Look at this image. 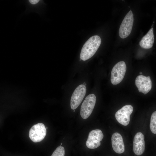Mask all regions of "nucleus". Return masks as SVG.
I'll return each mask as SVG.
<instances>
[{
    "label": "nucleus",
    "mask_w": 156,
    "mask_h": 156,
    "mask_svg": "<svg viewBox=\"0 0 156 156\" xmlns=\"http://www.w3.org/2000/svg\"><path fill=\"white\" fill-rule=\"evenodd\" d=\"M101 43L100 37L95 35L90 37L83 45L81 51L80 58L83 61L86 60L95 54Z\"/></svg>",
    "instance_id": "f257e3e1"
},
{
    "label": "nucleus",
    "mask_w": 156,
    "mask_h": 156,
    "mask_svg": "<svg viewBox=\"0 0 156 156\" xmlns=\"http://www.w3.org/2000/svg\"><path fill=\"white\" fill-rule=\"evenodd\" d=\"M126 69V65L124 61L119 62L114 65L112 70L111 75V82L112 84H118L122 81Z\"/></svg>",
    "instance_id": "f03ea898"
},
{
    "label": "nucleus",
    "mask_w": 156,
    "mask_h": 156,
    "mask_svg": "<svg viewBox=\"0 0 156 156\" xmlns=\"http://www.w3.org/2000/svg\"><path fill=\"white\" fill-rule=\"evenodd\" d=\"M134 21L133 14L131 10L126 15L120 27L119 34L122 38L127 37L131 33Z\"/></svg>",
    "instance_id": "7ed1b4c3"
},
{
    "label": "nucleus",
    "mask_w": 156,
    "mask_h": 156,
    "mask_svg": "<svg viewBox=\"0 0 156 156\" xmlns=\"http://www.w3.org/2000/svg\"><path fill=\"white\" fill-rule=\"evenodd\" d=\"M96 101V96L94 94H90L86 97L80 109V115L83 119L87 118L91 114L94 108Z\"/></svg>",
    "instance_id": "20e7f679"
},
{
    "label": "nucleus",
    "mask_w": 156,
    "mask_h": 156,
    "mask_svg": "<svg viewBox=\"0 0 156 156\" xmlns=\"http://www.w3.org/2000/svg\"><path fill=\"white\" fill-rule=\"evenodd\" d=\"M46 133V129L44 125L42 123H39L34 125L30 128L29 137L33 142H38L44 138Z\"/></svg>",
    "instance_id": "39448f33"
},
{
    "label": "nucleus",
    "mask_w": 156,
    "mask_h": 156,
    "mask_svg": "<svg viewBox=\"0 0 156 156\" xmlns=\"http://www.w3.org/2000/svg\"><path fill=\"white\" fill-rule=\"evenodd\" d=\"M133 111V106L130 105L123 106L117 111L115 114L117 121L123 125H127L130 122V117Z\"/></svg>",
    "instance_id": "423d86ee"
},
{
    "label": "nucleus",
    "mask_w": 156,
    "mask_h": 156,
    "mask_svg": "<svg viewBox=\"0 0 156 156\" xmlns=\"http://www.w3.org/2000/svg\"><path fill=\"white\" fill-rule=\"evenodd\" d=\"M86 88L84 85L81 84L77 86L73 92L70 99V107L74 110L80 105L84 97Z\"/></svg>",
    "instance_id": "0eeeda50"
},
{
    "label": "nucleus",
    "mask_w": 156,
    "mask_h": 156,
    "mask_svg": "<svg viewBox=\"0 0 156 156\" xmlns=\"http://www.w3.org/2000/svg\"><path fill=\"white\" fill-rule=\"evenodd\" d=\"M102 131L99 129L93 130L90 132L86 141L87 147L90 149L96 148L101 145V141L103 138Z\"/></svg>",
    "instance_id": "6e6552de"
},
{
    "label": "nucleus",
    "mask_w": 156,
    "mask_h": 156,
    "mask_svg": "<svg viewBox=\"0 0 156 156\" xmlns=\"http://www.w3.org/2000/svg\"><path fill=\"white\" fill-rule=\"evenodd\" d=\"M135 84L139 91L144 94L148 93L152 88V81L149 76H138L135 79Z\"/></svg>",
    "instance_id": "1a4fd4ad"
},
{
    "label": "nucleus",
    "mask_w": 156,
    "mask_h": 156,
    "mask_svg": "<svg viewBox=\"0 0 156 156\" xmlns=\"http://www.w3.org/2000/svg\"><path fill=\"white\" fill-rule=\"evenodd\" d=\"M144 136L141 132L137 133L133 139V150L136 155H140L144 153L145 148Z\"/></svg>",
    "instance_id": "9d476101"
},
{
    "label": "nucleus",
    "mask_w": 156,
    "mask_h": 156,
    "mask_svg": "<svg viewBox=\"0 0 156 156\" xmlns=\"http://www.w3.org/2000/svg\"><path fill=\"white\" fill-rule=\"evenodd\" d=\"M26 6V12H37L39 14L45 10V3L42 0H28L25 1Z\"/></svg>",
    "instance_id": "9b49d317"
},
{
    "label": "nucleus",
    "mask_w": 156,
    "mask_h": 156,
    "mask_svg": "<svg viewBox=\"0 0 156 156\" xmlns=\"http://www.w3.org/2000/svg\"><path fill=\"white\" fill-rule=\"evenodd\" d=\"M112 144L114 151L118 154L123 153L125 150L122 138L119 133H114L111 137Z\"/></svg>",
    "instance_id": "f8f14e48"
},
{
    "label": "nucleus",
    "mask_w": 156,
    "mask_h": 156,
    "mask_svg": "<svg viewBox=\"0 0 156 156\" xmlns=\"http://www.w3.org/2000/svg\"><path fill=\"white\" fill-rule=\"evenodd\" d=\"M154 41L153 27H152L148 33L139 42V45L142 48L149 49L152 48Z\"/></svg>",
    "instance_id": "ddd939ff"
},
{
    "label": "nucleus",
    "mask_w": 156,
    "mask_h": 156,
    "mask_svg": "<svg viewBox=\"0 0 156 156\" xmlns=\"http://www.w3.org/2000/svg\"><path fill=\"white\" fill-rule=\"evenodd\" d=\"M150 128L151 131L153 133L156 134V111L154 112L151 115Z\"/></svg>",
    "instance_id": "4468645a"
},
{
    "label": "nucleus",
    "mask_w": 156,
    "mask_h": 156,
    "mask_svg": "<svg viewBox=\"0 0 156 156\" xmlns=\"http://www.w3.org/2000/svg\"><path fill=\"white\" fill-rule=\"evenodd\" d=\"M65 150L64 147L59 146L54 151L51 156H64Z\"/></svg>",
    "instance_id": "2eb2a0df"
},
{
    "label": "nucleus",
    "mask_w": 156,
    "mask_h": 156,
    "mask_svg": "<svg viewBox=\"0 0 156 156\" xmlns=\"http://www.w3.org/2000/svg\"><path fill=\"white\" fill-rule=\"evenodd\" d=\"M83 85H84L85 86L86 85V83H84L83 84Z\"/></svg>",
    "instance_id": "dca6fc26"
},
{
    "label": "nucleus",
    "mask_w": 156,
    "mask_h": 156,
    "mask_svg": "<svg viewBox=\"0 0 156 156\" xmlns=\"http://www.w3.org/2000/svg\"><path fill=\"white\" fill-rule=\"evenodd\" d=\"M142 72H140V74H142Z\"/></svg>",
    "instance_id": "f3484780"
},
{
    "label": "nucleus",
    "mask_w": 156,
    "mask_h": 156,
    "mask_svg": "<svg viewBox=\"0 0 156 156\" xmlns=\"http://www.w3.org/2000/svg\"><path fill=\"white\" fill-rule=\"evenodd\" d=\"M45 128L46 129H47L48 128L47 127H45Z\"/></svg>",
    "instance_id": "a211bd4d"
},
{
    "label": "nucleus",
    "mask_w": 156,
    "mask_h": 156,
    "mask_svg": "<svg viewBox=\"0 0 156 156\" xmlns=\"http://www.w3.org/2000/svg\"><path fill=\"white\" fill-rule=\"evenodd\" d=\"M62 143H61V145H62Z\"/></svg>",
    "instance_id": "6ab92c4d"
}]
</instances>
